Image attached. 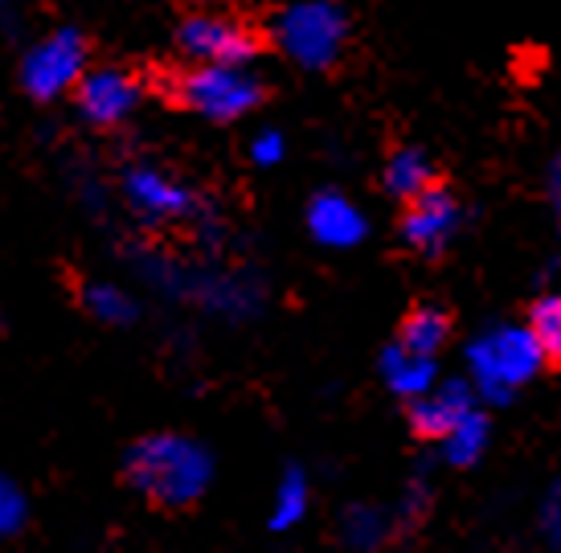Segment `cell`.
I'll use <instances>...</instances> for the list:
<instances>
[{
    "label": "cell",
    "instance_id": "cell-18",
    "mask_svg": "<svg viewBox=\"0 0 561 553\" xmlns=\"http://www.w3.org/2000/svg\"><path fill=\"white\" fill-rule=\"evenodd\" d=\"M91 303H94V312H103V316H107V312H115V308H124V303H119V296H115V291H94Z\"/></svg>",
    "mask_w": 561,
    "mask_h": 553
},
{
    "label": "cell",
    "instance_id": "cell-3",
    "mask_svg": "<svg viewBox=\"0 0 561 553\" xmlns=\"http://www.w3.org/2000/svg\"><path fill=\"white\" fill-rule=\"evenodd\" d=\"M176 46L193 62H218V66H247L263 54L266 37L250 21L218 9H197L185 16V25L176 33Z\"/></svg>",
    "mask_w": 561,
    "mask_h": 553
},
{
    "label": "cell",
    "instance_id": "cell-19",
    "mask_svg": "<svg viewBox=\"0 0 561 553\" xmlns=\"http://www.w3.org/2000/svg\"><path fill=\"white\" fill-rule=\"evenodd\" d=\"M193 9H214V4H221V0H188Z\"/></svg>",
    "mask_w": 561,
    "mask_h": 553
},
{
    "label": "cell",
    "instance_id": "cell-11",
    "mask_svg": "<svg viewBox=\"0 0 561 553\" xmlns=\"http://www.w3.org/2000/svg\"><path fill=\"white\" fill-rule=\"evenodd\" d=\"M308 226H312V234L320 238V242H328V246H353V242H360V234H365L360 214L348 206L344 197H336V193L316 197L312 209H308Z\"/></svg>",
    "mask_w": 561,
    "mask_h": 553
},
{
    "label": "cell",
    "instance_id": "cell-10",
    "mask_svg": "<svg viewBox=\"0 0 561 553\" xmlns=\"http://www.w3.org/2000/svg\"><path fill=\"white\" fill-rule=\"evenodd\" d=\"M127 193H131L136 209H144L152 221L181 218L188 209V193L176 181H169V176L152 173V169H140V173L127 176Z\"/></svg>",
    "mask_w": 561,
    "mask_h": 553
},
{
    "label": "cell",
    "instance_id": "cell-13",
    "mask_svg": "<svg viewBox=\"0 0 561 553\" xmlns=\"http://www.w3.org/2000/svg\"><path fill=\"white\" fill-rule=\"evenodd\" d=\"M438 181L435 164L426 160V152L419 148H398L390 160H386V193L398 197V201H414L419 193H426Z\"/></svg>",
    "mask_w": 561,
    "mask_h": 553
},
{
    "label": "cell",
    "instance_id": "cell-16",
    "mask_svg": "<svg viewBox=\"0 0 561 553\" xmlns=\"http://www.w3.org/2000/svg\"><path fill=\"white\" fill-rule=\"evenodd\" d=\"M21 521H25V496L16 492V484H9V480L0 475V538L16 533Z\"/></svg>",
    "mask_w": 561,
    "mask_h": 553
},
{
    "label": "cell",
    "instance_id": "cell-12",
    "mask_svg": "<svg viewBox=\"0 0 561 553\" xmlns=\"http://www.w3.org/2000/svg\"><path fill=\"white\" fill-rule=\"evenodd\" d=\"M447 336H451V312L435 308V303H419V308H410V316L398 329V348L419 353V357H435L438 348L447 345Z\"/></svg>",
    "mask_w": 561,
    "mask_h": 553
},
{
    "label": "cell",
    "instance_id": "cell-7",
    "mask_svg": "<svg viewBox=\"0 0 561 553\" xmlns=\"http://www.w3.org/2000/svg\"><path fill=\"white\" fill-rule=\"evenodd\" d=\"M75 103L94 127H115L124 124L131 107L140 103V82L127 70H115V66L82 70V79L75 82Z\"/></svg>",
    "mask_w": 561,
    "mask_h": 553
},
{
    "label": "cell",
    "instance_id": "cell-4",
    "mask_svg": "<svg viewBox=\"0 0 561 553\" xmlns=\"http://www.w3.org/2000/svg\"><path fill=\"white\" fill-rule=\"evenodd\" d=\"M279 46L296 58V62L324 70L341 58L344 49V16L324 4V0H308V4H291L279 16Z\"/></svg>",
    "mask_w": 561,
    "mask_h": 553
},
{
    "label": "cell",
    "instance_id": "cell-8",
    "mask_svg": "<svg viewBox=\"0 0 561 553\" xmlns=\"http://www.w3.org/2000/svg\"><path fill=\"white\" fill-rule=\"evenodd\" d=\"M546 361L541 357V345L533 341V332L525 329H504L492 332L488 341L476 345V369H480L483 381L492 385H520L537 373V365Z\"/></svg>",
    "mask_w": 561,
    "mask_h": 553
},
{
    "label": "cell",
    "instance_id": "cell-14",
    "mask_svg": "<svg viewBox=\"0 0 561 553\" xmlns=\"http://www.w3.org/2000/svg\"><path fill=\"white\" fill-rule=\"evenodd\" d=\"M529 332L541 345V357L549 365H561V296H546L533 303L529 312Z\"/></svg>",
    "mask_w": 561,
    "mask_h": 553
},
{
    "label": "cell",
    "instance_id": "cell-6",
    "mask_svg": "<svg viewBox=\"0 0 561 553\" xmlns=\"http://www.w3.org/2000/svg\"><path fill=\"white\" fill-rule=\"evenodd\" d=\"M459 218H463V209L455 201V193L447 189L443 181H435V185L426 193H419L414 201H405L402 238L419 254L438 258V254L447 251V242L455 238V230H459Z\"/></svg>",
    "mask_w": 561,
    "mask_h": 553
},
{
    "label": "cell",
    "instance_id": "cell-15",
    "mask_svg": "<svg viewBox=\"0 0 561 553\" xmlns=\"http://www.w3.org/2000/svg\"><path fill=\"white\" fill-rule=\"evenodd\" d=\"M386 369H390L393 385H398V390H405V394H422V390H426V381H431V373H435L431 357L405 353V348H393L390 361H386Z\"/></svg>",
    "mask_w": 561,
    "mask_h": 553
},
{
    "label": "cell",
    "instance_id": "cell-2",
    "mask_svg": "<svg viewBox=\"0 0 561 553\" xmlns=\"http://www.w3.org/2000/svg\"><path fill=\"white\" fill-rule=\"evenodd\" d=\"M127 480L164 508L193 505L209 480V459L197 442L176 439V435H152L136 442L127 459Z\"/></svg>",
    "mask_w": 561,
    "mask_h": 553
},
{
    "label": "cell",
    "instance_id": "cell-1",
    "mask_svg": "<svg viewBox=\"0 0 561 553\" xmlns=\"http://www.w3.org/2000/svg\"><path fill=\"white\" fill-rule=\"evenodd\" d=\"M157 91L164 103L193 111V115H205L214 124H230V119L254 111L266 99V87L250 70L218 62H193L188 70L160 74Z\"/></svg>",
    "mask_w": 561,
    "mask_h": 553
},
{
    "label": "cell",
    "instance_id": "cell-9",
    "mask_svg": "<svg viewBox=\"0 0 561 553\" xmlns=\"http://www.w3.org/2000/svg\"><path fill=\"white\" fill-rule=\"evenodd\" d=\"M471 418V394L463 385H443V390H422L410 406V427L422 439H451L455 430Z\"/></svg>",
    "mask_w": 561,
    "mask_h": 553
},
{
    "label": "cell",
    "instance_id": "cell-17",
    "mask_svg": "<svg viewBox=\"0 0 561 553\" xmlns=\"http://www.w3.org/2000/svg\"><path fill=\"white\" fill-rule=\"evenodd\" d=\"M299 508H304V488H299V484H287V488H283V500H279V512H283L279 525L291 521Z\"/></svg>",
    "mask_w": 561,
    "mask_h": 553
},
{
    "label": "cell",
    "instance_id": "cell-5",
    "mask_svg": "<svg viewBox=\"0 0 561 553\" xmlns=\"http://www.w3.org/2000/svg\"><path fill=\"white\" fill-rule=\"evenodd\" d=\"M82 70H87V37L75 30H58L25 54V62H21V87L33 99L49 103V99L75 91Z\"/></svg>",
    "mask_w": 561,
    "mask_h": 553
}]
</instances>
